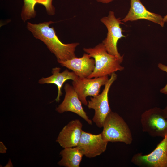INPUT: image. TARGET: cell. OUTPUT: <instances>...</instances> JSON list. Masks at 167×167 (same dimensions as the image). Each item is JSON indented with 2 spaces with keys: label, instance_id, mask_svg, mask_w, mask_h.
Instances as JSON below:
<instances>
[{
  "label": "cell",
  "instance_id": "1",
  "mask_svg": "<svg viewBox=\"0 0 167 167\" xmlns=\"http://www.w3.org/2000/svg\"><path fill=\"white\" fill-rule=\"evenodd\" d=\"M54 23L49 21L33 24L28 22L27 28L35 38L46 45L50 51L54 54L57 61H64L76 57L75 51L79 43H62L56 35L54 28L49 27V25Z\"/></svg>",
  "mask_w": 167,
  "mask_h": 167
},
{
  "label": "cell",
  "instance_id": "2",
  "mask_svg": "<svg viewBox=\"0 0 167 167\" xmlns=\"http://www.w3.org/2000/svg\"><path fill=\"white\" fill-rule=\"evenodd\" d=\"M84 50L95 61V67L92 73L87 78H92L108 76L124 67L118 58L109 54L103 44L100 43L93 48H84Z\"/></svg>",
  "mask_w": 167,
  "mask_h": 167
},
{
  "label": "cell",
  "instance_id": "3",
  "mask_svg": "<svg viewBox=\"0 0 167 167\" xmlns=\"http://www.w3.org/2000/svg\"><path fill=\"white\" fill-rule=\"evenodd\" d=\"M101 133L103 139L108 142L123 143L131 144L133 138L129 126L122 118L112 111L105 118Z\"/></svg>",
  "mask_w": 167,
  "mask_h": 167
},
{
  "label": "cell",
  "instance_id": "4",
  "mask_svg": "<svg viewBox=\"0 0 167 167\" xmlns=\"http://www.w3.org/2000/svg\"><path fill=\"white\" fill-rule=\"evenodd\" d=\"M140 122L143 132L150 136L163 138L167 134V118L163 109L155 107L141 114Z\"/></svg>",
  "mask_w": 167,
  "mask_h": 167
},
{
  "label": "cell",
  "instance_id": "5",
  "mask_svg": "<svg viewBox=\"0 0 167 167\" xmlns=\"http://www.w3.org/2000/svg\"><path fill=\"white\" fill-rule=\"evenodd\" d=\"M100 21L106 26L108 30L106 37L102 43L107 52L116 57L122 63L123 56H121L118 52L117 44L120 39L125 37L122 34L123 30L120 26L123 23L120 18L115 17L114 12L112 11H110L108 16L101 18Z\"/></svg>",
  "mask_w": 167,
  "mask_h": 167
},
{
  "label": "cell",
  "instance_id": "6",
  "mask_svg": "<svg viewBox=\"0 0 167 167\" xmlns=\"http://www.w3.org/2000/svg\"><path fill=\"white\" fill-rule=\"evenodd\" d=\"M117 78L115 72L112 74L101 93L95 97H91L90 100L88 101V108L95 111L92 121L99 128L103 127L105 118L111 111L109 104L108 93L110 87Z\"/></svg>",
  "mask_w": 167,
  "mask_h": 167
},
{
  "label": "cell",
  "instance_id": "7",
  "mask_svg": "<svg viewBox=\"0 0 167 167\" xmlns=\"http://www.w3.org/2000/svg\"><path fill=\"white\" fill-rule=\"evenodd\" d=\"M131 161L140 167H167V134L151 152L135 154Z\"/></svg>",
  "mask_w": 167,
  "mask_h": 167
},
{
  "label": "cell",
  "instance_id": "8",
  "mask_svg": "<svg viewBox=\"0 0 167 167\" xmlns=\"http://www.w3.org/2000/svg\"><path fill=\"white\" fill-rule=\"evenodd\" d=\"M109 79L108 76L92 78L78 77L77 80L73 81L72 84L82 103L87 106L86 97L97 96L101 87L105 85Z\"/></svg>",
  "mask_w": 167,
  "mask_h": 167
},
{
  "label": "cell",
  "instance_id": "9",
  "mask_svg": "<svg viewBox=\"0 0 167 167\" xmlns=\"http://www.w3.org/2000/svg\"><path fill=\"white\" fill-rule=\"evenodd\" d=\"M108 142L103 139L101 133L95 135L82 130L77 146L84 156L92 158L104 153L106 149Z\"/></svg>",
  "mask_w": 167,
  "mask_h": 167
},
{
  "label": "cell",
  "instance_id": "10",
  "mask_svg": "<svg viewBox=\"0 0 167 167\" xmlns=\"http://www.w3.org/2000/svg\"><path fill=\"white\" fill-rule=\"evenodd\" d=\"M64 89L65 92L64 99L56 107V111L61 114L66 112H73L82 118L88 124L92 125V121L84 110L82 103L73 86L66 83L65 85Z\"/></svg>",
  "mask_w": 167,
  "mask_h": 167
},
{
  "label": "cell",
  "instance_id": "11",
  "mask_svg": "<svg viewBox=\"0 0 167 167\" xmlns=\"http://www.w3.org/2000/svg\"><path fill=\"white\" fill-rule=\"evenodd\" d=\"M82 126L79 119L70 121L60 131L56 142L63 148L77 147L81 138Z\"/></svg>",
  "mask_w": 167,
  "mask_h": 167
},
{
  "label": "cell",
  "instance_id": "12",
  "mask_svg": "<svg viewBox=\"0 0 167 167\" xmlns=\"http://www.w3.org/2000/svg\"><path fill=\"white\" fill-rule=\"evenodd\" d=\"M88 53H84L80 58L77 57L65 61H57L62 66L72 70L79 77L87 78L93 71L95 67L94 59Z\"/></svg>",
  "mask_w": 167,
  "mask_h": 167
},
{
  "label": "cell",
  "instance_id": "13",
  "mask_svg": "<svg viewBox=\"0 0 167 167\" xmlns=\"http://www.w3.org/2000/svg\"><path fill=\"white\" fill-rule=\"evenodd\" d=\"M139 19H145L164 26L165 22L160 15L148 11L140 0H130V7L128 13L122 21L126 22Z\"/></svg>",
  "mask_w": 167,
  "mask_h": 167
},
{
  "label": "cell",
  "instance_id": "14",
  "mask_svg": "<svg viewBox=\"0 0 167 167\" xmlns=\"http://www.w3.org/2000/svg\"><path fill=\"white\" fill-rule=\"evenodd\" d=\"M60 70V67L53 68L52 69L51 75L46 78H42L38 81L40 84H53L57 86L58 93L55 100L58 102L59 101L60 97L62 95V88L64 83L68 80L75 81L79 77L74 72L69 71L67 69L61 73Z\"/></svg>",
  "mask_w": 167,
  "mask_h": 167
},
{
  "label": "cell",
  "instance_id": "15",
  "mask_svg": "<svg viewBox=\"0 0 167 167\" xmlns=\"http://www.w3.org/2000/svg\"><path fill=\"white\" fill-rule=\"evenodd\" d=\"M60 152L62 159L58 165L65 167H79L84 156L77 147L63 148Z\"/></svg>",
  "mask_w": 167,
  "mask_h": 167
},
{
  "label": "cell",
  "instance_id": "16",
  "mask_svg": "<svg viewBox=\"0 0 167 167\" xmlns=\"http://www.w3.org/2000/svg\"><path fill=\"white\" fill-rule=\"evenodd\" d=\"M24 5L21 13V17L24 22L34 18L36 16L34 10L35 5L37 3L36 0H23Z\"/></svg>",
  "mask_w": 167,
  "mask_h": 167
},
{
  "label": "cell",
  "instance_id": "17",
  "mask_svg": "<svg viewBox=\"0 0 167 167\" xmlns=\"http://www.w3.org/2000/svg\"><path fill=\"white\" fill-rule=\"evenodd\" d=\"M37 3L43 5L46 8L48 14L53 15L55 14V9L52 5L53 0H36Z\"/></svg>",
  "mask_w": 167,
  "mask_h": 167
},
{
  "label": "cell",
  "instance_id": "18",
  "mask_svg": "<svg viewBox=\"0 0 167 167\" xmlns=\"http://www.w3.org/2000/svg\"><path fill=\"white\" fill-rule=\"evenodd\" d=\"M158 67L159 69L166 72L167 73V66L161 63L158 64ZM161 93L167 94V83L160 90Z\"/></svg>",
  "mask_w": 167,
  "mask_h": 167
},
{
  "label": "cell",
  "instance_id": "19",
  "mask_svg": "<svg viewBox=\"0 0 167 167\" xmlns=\"http://www.w3.org/2000/svg\"><path fill=\"white\" fill-rule=\"evenodd\" d=\"M7 148L2 142H0V153H5L6 152Z\"/></svg>",
  "mask_w": 167,
  "mask_h": 167
},
{
  "label": "cell",
  "instance_id": "20",
  "mask_svg": "<svg viewBox=\"0 0 167 167\" xmlns=\"http://www.w3.org/2000/svg\"><path fill=\"white\" fill-rule=\"evenodd\" d=\"M97 2L103 3H108L112 2L113 0H96Z\"/></svg>",
  "mask_w": 167,
  "mask_h": 167
},
{
  "label": "cell",
  "instance_id": "21",
  "mask_svg": "<svg viewBox=\"0 0 167 167\" xmlns=\"http://www.w3.org/2000/svg\"><path fill=\"white\" fill-rule=\"evenodd\" d=\"M5 167H13V165L11 162V161L10 159H9V160L7 164L5 165Z\"/></svg>",
  "mask_w": 167,
  "mask_h": 167
},
{
  "label": "cell",
  "instance_id": "22",
  "mask_svg": "<svg viewBox=\"0 0 167 167\" xmlns=\"http://www.w3.org/2000/svg\"><path fill=\"white\" fill-rule=\"evenodd\" d=\"M163 110L165 116L167 118V105Z\"/></svg>",
  "mask_w": 167,
  "mask_h": 167
},
{
  "label": "cell",
  "instance_id": "23",
  "mask_svg": "<svg viewBox=\"0 0 167 167\" xmlns=\"http://www.w3.org/2000/svg\"><path fill=\"white\" fill-rule=\"evenodd\" d=\"M163 20L165 22H167V14L163 17Z\"/></svg>",
  "mask_w": 167,
  "mask_h": 167
}]
</instances>
